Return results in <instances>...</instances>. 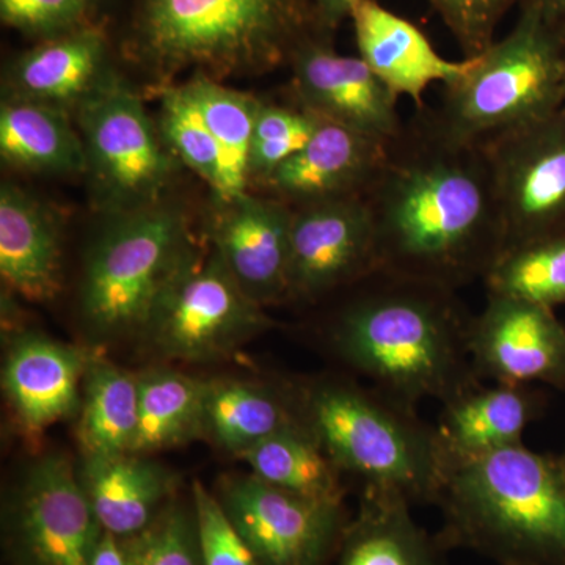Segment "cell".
I'll return each mask as SVG.
<instances>
[{"label":"cell","instance_id":"6da1fadb","mask_svg":"<svg viewBox=\"0 0 565 565\" xmlns=\"http://www.w3.org/2000/svg\"><path fill=\"white\" fill-rule=\"evenodd\" d=\"M377 266L459 291L484 281L505 233L484 145L452 139L430 107L388 141L367 189Z\"/></svg>","mask_w":565,"mask_h":565},{"label":"cell","instance_id":"7a4b0ae2","mask_svg":"<svg viewBox=\"0 0 565 565\" xmlns=\"http://www.w3.org/2000/svg\"><path fill=\"white\" fill-rule=\"evenodd\" d=\"M322 338L345 370L401 403L441 404L479 384L470 353L471 316L456 291L374 270L348 286Z\"/></svg>","mask_w":565,"mask_h":565},{"label":"cell","instance_id":"3957f363","mask_svg":"<svg viewBox=\"0 0 565 565\" xmlns=\"http://www.w3.org/2000/svg\"><path fill=\"white\" fill-rule=\"evenodd\" d=\"M446 552L498 565H565V475L559 456L525 444L445 463L437 500Z\"/></svg>","mask_w":565,"mask_h":565},{"label":"cell","instance_id":"277c9868","mask_svg":"<svg viewBox=\"0 0 565 565\" xmlns=\"http://www.w3.org/2000/svg\"><path fill=\"white\" fill-rule=\"evenodd\" d=\"M300 423L344 475L363 487L437 504L445 460L437 430L415 407L352 379L319 377L292 390Z\"/></svg>","mask_w":565,"mask_h":565},{"label":"cell","instance_id":"5b68a950","mask_svg":"<svg viewBox=\"0 0 565 565\" xmlns=\"http://www.w3.org/2000/svg\"><path fill=\"white\" fill-rule=\"evenodd\" d=\"M313 14L310 0H143L137 50L167 76L259 74L291 61Z\"/></svg>","mask_w":565,"mask_h":565},{"label":"cell","instance_id":"8992f818","mask_svg":"<svg viewBox=\"0 0 565 565\" xmlns=\"http://www.w3.org/2000/svg\"><path fill=\"white\" fill-rule=\"evenodd\" d=\"M565 106V33L530 3L514 29L476 55L473 68L444 87L433 111L452 139L482 143Z\"/></svg>","mask_w":565,"mask_h":565},{"label":"cell","instance_id":"52a82bcc","mask_svg":"<svg viewBox=\"0 0 565 565\" xmlns=\"http://www.w3.org/2000/svg\"><path fill=\"white\" fill-rule=\"evenodd\" d=\"M195 243L169 204L117 214L85 259L81 310L90 332L103 340L143 333Z\"/></svg>","mask_w":565,"mask_h":565},{"label":"cell","instance_id":"ba28073f","mask_svg":"<svg viewBox=\"0 0 565 565\" xmlns=\"http://www.w3.org/2000/svg\"><path fill=\"white\" fill-rule=\"evenodd\" d=\"M273 326L206 239L193 245L141 334L166 359L204 363L228 356Z\"/></svg>","mask_w":565,"mask_h":565},{"label":"cell","instance_id":"9c48e42d","mask_svg":"<svg viewBox=\"0 0 565 565\" xmlns=\"http://www.w3.org/2000/svg\"><path fill=\"white\" fill-rule=\"evenodd\" d=\"M76 109L87 172L104 203L117 214L159 203L178 159L131 85L107 71Z\"/></svg>","mask_w":565,"mask_h":565},{"label":"cell","instance_id":"30bf717a","mask_svg":"<svg viewBox=\"0 0 565 565\" xmlns=\"http://www.w3.org/2000/svg\"><path fill=\"white\" fill-rule=\"evenodd\" d=\"M482 145L503 218L504 252L565 232V106Z\"/></svg>","mask_w":565,"mask_h":565},{"label":"cell","instance_id":"8fae6325","mask_svg":"<svg viewBox=\"0 0 565 565\" xmlns=\"http://www.w3.org/2000/svg\"><path fill=\"white\" fill-rule=\"evenodd\" d=\"M218 500L259 565H327L351 522L344 503L285 492L253 475L226 479Z\"/></svg>","mask_w":565,"mask_h":565},{"label":"cell","instance_id":"7c38bea8","mask_svg":"<svg viewBox=\"0 0 565 565\" xmlns=\"http://www.w3.org/2000/svg\"><path fill=\"white\" fill-rule=\"evenodd\" d=\"M102 533L73 465L55 455L36 460L10 515L20 565H92Z\"/></svg>","mask_w":565,"mask_h":565},{"label":"cell","instance_id":"4fadbf2b","mask_svg":"<svg viewBox=\"0 0 565 565\" xmlns=\"http://www.w3.org/2000/svg\"><path fill=\"white\" fill-rule=\"evenodd\" d=\"M377 269L364 196L294 207L288 300L319 302Z\"/></svg>","mask_w":565,"mask_h":565},{"label":"cell","instance_id":"5bb4252c","mask_svg":"<svg viewBox=\"0 0 565 565\" xmlns=\"http://www.w3.org/2000/svg\"><path fill=\"white\" fill-rule=\"evenodd\" d=\"M468 353L479 381L565 390V326L553 308L487 292L471 318Z\"/></svg>","mask_w":565,"mask_h":565},{"label":"cell","instance_id":"9a60e30c","mask_svg":"<svg viewBox=\"0 0 565 565\" xmlns=\"http://www.w3.org/2000/svg\"><path fill=\"white\" fill-rule=\"evenodd\" d=\"M292 95L322 120L390 141L404 129L399 98L360 57L305 39L291 57Z\"/></svg>","mask_w":565,"mask_h":565},{"label":"cell","instance_id":"2e32d148","mask_svg":"<svg viewBox=\"0 0 565 565\" xmlns=\"http://www.w3.org/2000/svg\"><path fill=\"white\" fill-rule=\"evenodd\" d=\"M217 204L206 239L234 280L262 307L288 300L294 207L250 192Z\"/></svg>","mask_w":565,"mask_h":565},{"label":"cell","instance_id":"e0dca14e","mask_svg":"<svg viewBox=\"0 0 565 565\" xmlns=\"http://www.w3.org/2000/svg\"><path fill=\"white\" fill-rule=\"evenodd\" d=\"M386 148L388 141L322 120L302 150L264 185L292 207L364 196L384 163Z\"/></svg>","mask_w":565,"mask_h":565},{"label":"cell","instance_id":"ac0fdd59","mask_svg":"<svg viewBox=\"0 0 565 565\" xmlns=\"http://www.w3.org/2000/svg\"><path fill=\"white\" fill-rule=\"evenodd\" d=\"M92 353L39 333L18 334L11 341L2 385L22 433L35 437L79 412V390Z\"/></svg>","mask_w":565,"mask_h":565},{"label":"cell","instance_id":"d6986e66","mask_svg":"<svg viewBox=\"0 0 565 565\" xmlns=\"http://www.w3.org/2000/svg\"><path fill=\"white\" fill-rule=\"evenodd\" d=\"M359 57L397 96L411 98L416 109L435 84H455L473 68L476 57L448 61L435 51L415 24L377 0H360L351 13Z\"/></svg>","mask_w":565,"mask_h":565},{"label":"cell","instance_id":"ffe728a7","mask_svg":"<svg viewBox=\"0 0 565 565\" xmlns=\"http://www.w3.org/2000/svg\"><path fill=\"white\" fill-rule=\"evenodd\" d=\"M441 405L435 430L446 463L522 445L527 426L544 415L546 396L533 385L479 382Z\"/></svg>","mask_w":565,"mask_h":565},{"label":"cell","instance_id":"44dd1931","mask_svg":"<svg viewBox=\"0 0 565 565\" xmlns=\"http://www.w3.org/2000/svg\"><path fill=\"white\" fill-rule=\"evenodd\" d=\"M0 275L29 302H47L62 288V237L57 218L24 189H0Z\"/></svg>","mask_w":565,"mask_h":565},{"label":"cell","instance_id":"7402d4cb","mask_svg":"<svg viewBox=\"0 0 565 565\" xmlns=\"http://www.w3.org/2000/svg\"><path fill=\"white\" fill-rule=\"evenodd\" d=\"M77 476L99 525L118 539L150 526L174 489L167 468L132 452L82 457Z\"/></svg>","mask_w":565,"mask_h":565},{"label":"cell","instance_id":"603a6c76","mask_svg":"<svg viewBox=\"0 0 565 565\" xmlns=\"http://www.w3.org/2000/svg\"><path fill=\"white\" fill-rule=\"evenodd\" d=\"M106 51L104 33L90 25L47 39L11 66V96L77 107L106 76Z\"/></svg>","mask_w":565,"mask_h":565},{"label":"cell","instance_id":"cb8c5ba5","mask_svg":"<svg viewBox=\"0 0 565 565\" xmlns=\"http://www.w3.org/2000/svg\"><path fill=\"white\" fill-rule=\"evenodd\" d=\"M444 545L412 516L407 498L363 487L359 514L351 519L337 565H445Z\"/></svg>","mask_w":565,"mask_h":565},{"label":"cell","instance_id":"d4e9b609","mask_svg":"<svg viewBox=\"0 0 565 565\" xmlns=\"http://www.w3.org/2000/svg\"><path fill=\"white\" fill-rule=\"evenodd\" d=\"M0 156L29 172L87 173L84 140L66 110L13 96L0 107Z\"/></svg>","mask_w":565,"mask_h":565},{"label":"cell","instance_id":"484cf974","mask_svg":"<svg viewBox=\"0 0 565 565\" xmlns=\"http://www.w3.org/2000/svg\"><path fill=\"white\" fill-rule=\"evenodd\" d=\"M299 422L292 390L239 381L204 384L202 437L234 456Z\"/></svg>","mask_w":565,"mask_h":565},{"label":"cell","instance_id":"4316f807","mask_svg":"<svg viewBox=\"0 0 565 565\" xmlns=\"http://www.w3.org/2000/svg\"><path fill=\"white\" fill-rule=\"evenodd\" d=\"M139 423V379L93 351L82 382L76 437L82 457L131 452Z\"/></svg>","mask_w":565,"mask_h":565},{"label":"cell","instance_id":"83f0119b","mask_svg":"<svg viewBox=\"0 0 565 565\" xmlns=\"http://www.w3.org/2000/svg\"><path fill=\"white\" fill-rule=\"evenodd\" d=\"M239 457L266 484L310 500L343 503V471L300 422L264 438Z\"/></svg>","mask_w":565,"mask_h":565},{"label":"cell","instance_id":"f1b7e54d","mask_svg":"<svg viewBox=\"0 0 565 565\" xmlns=\"http://www.w3.org/2000/svg\"><path fill=\"white\" fill-rule=\"evenodd\" d=\"M182 87L202 114L225 161V185L217 203H232L248 193L252 184L253 131L263 99L225 87L217 77L202 71H196Z\"/></svg>","mask_w":565,"mask_h":565},{"label":"cell","instance_id":"f546056e","mask_svg":"<svg viewBox=\"0 0 565 565\" xmlns=\"http://www.w3.org/2000/svg\"><path fill=\"white\" fill-rule=\"evenodd\" d=\"M137 379L139 423L132 455L148 456L202 437L206 382L169 367L145 371Z\"/></svg>","mask_w":565,"mask_h":565},{"label":"cell","instance_id":"4dcf8cb0","mask_svg":"<svg viewBox=\"0 0 565 565\" xmlns=\"http://www.w3.org/2000/svg\"><path fill=\"white\" fill-rule=\"evenodd\" d=\"M487 292L553 308L565 305V232L508 248L484 278Z\"/></svg>","mask_w":565,"mask_h":565},{"label":"cell","instance_id":"1f68e13d","mask_svg":"<svg viewBox=\"0 0 565 565\" xmlns=\"http://www.w3.org/2000/svg\"><path fill=\"white\" fill-rule=\"evenodd\" d=\"M159 132L178 161L199 174L221 199L225 185V161L221 148L185 88H163Z\"/></svg>","mask_w":565,"mask_h":565},{"label":"cell","instance_id":"d6a6232c","mask_svg":"<svg viewBox=\"0 0 565 565\" xmlns=\"http://www.w3.org/2000/svg\"><path fill=\"white\" fill-rule=\"evenodd\" d=\"M321 121L297 99L291 106L263 102L253 131L250 181L264 185L278 167L302 150Z\"/></svg>","mask_w":565,"mask_h":565},{"label":"cell","instance_id":"836d02e7","mask_svg":"<svg viewBox=\"0 0 565 565\" xmlns=\"http://www.w3.org/2000/svg\"><path fill=\"white\" fill-rule=\"evenodd\" d=\"M121 544L128 565H203L193 509L178 501H169L150 526Z\"/></svg>","mask_w":565,"mask_h":565},{"label":"cell","instance_id":"e575fe53","mask_svg":"<svg viewBox=\"0 0 565 565\" xmlns=\"http://www.w3.org/2000/svg\"><path fill=\"white\" fill-rule=\"evenodd\" d=\"M192 509L203 565H259L221 500L193 481Z\"/></svg>","mask_w":565,"mask_h":565},{"label":"cell","instance_id":"d590c367","mask_svg":"<svg viewBox=\"0 0 565 565\" xmlns=\"http://www.w3.org/2000/svg\"><path fill=\"white\" fill-rule=\"evenodd\" d=\"M452 33L463 58L482 54L515 0H427Z\"/></svg>","mask_w":565,"mask_h":565},{"label":"cell","instance_id":"8d00e7d4","mask_svg":"<svg viewBox=\"0 0 565 565\" xmlns=\"http://www.w3.org/2000/svg\"><path fill=\"white\" fill-rule=\"evenodd\" d=\"M95 0H0L6 24L31 35L54 39L84 25Z\"/></svg>","mask_w":565,"mask_h":565},{"label":"cell","instance_id":"74e56055","mask_svg":"<svg viewBox=\"0 0 565 565\" xmlns=\"http://www.w3.org/2000/svg\"><path fill=\"white\" fill-rule=\"evenodd\" d=\"M92 565H128L121 539L103 530L102 537L93 553Z\"/></svg>","mask_w":565,"mask_h":565},{"label":"cell","instance_id":"f35d334b","mask_svg":"<svg viewBox=\"0 0 565 565\" xmlns=\"http://www.w3.org/2000/svg\"><path fill=\"white\" fill-rule=\"evenodd\" d=\"M360 0H315V13L323 28L333 29L345 18H351Z\"/></svg>","mask_w":565,"mask_h":565},{"label":"cell","instance_id":"ab89813d","mask_svg":"<svg viewBox=\"0 0 565 565\" xmlns=\"http://www.w3.org/2000/svg\"><path fill=\"white\" fill-rule=\"evenodd\" d=\"M519 2L535 7L548 24L565 33V0H519Z\"/></svg>","mask_w":565,"mask_h":565},{"label":"cell","instance_id":"60d3db41","mask_svg":"<svg viewBox=\"0 0 565 565\" xmlns=\"http://www.w3.org/2000/svg\"><path fill=\"white\" fill-rule=\"evenodd\" d=\"M559 460H561V467H563L564 475H565V449H564L563 455L559 456Z\"/></svg>","mask_w":565,"mask_h":565}]
</instances>
